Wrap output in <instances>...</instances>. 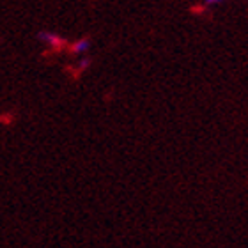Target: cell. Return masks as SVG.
Returning <instances> with one entry per match:
<instances>
[{"instance_id": "obj_1", "label": "cell", "mask_w": 248, "mask_h": 248, "mask_svg": "<svg viewBox=\"0 0 248 248\" xmlns=\"http://www.w3.org/2000/svg\"><path fill=\"white\" fill-rule=\"evenodd\" d=\"M37 37H39L43 43H46L48 46H53V48H62L66 45V39H62L61 36L53 34V32H39Z\"/></svg>"}, {"instance_id": "obj_2", "label": "cell", "mask_w": 248, "mask_h": 248, "mask_svg": "<svg viewBox=\"0 0 248 248\" xmlns=\"http://www.w3.org/2000/svg\"><path fill=\"white\" fill-rule=\"evenodd\" d=\"M89 48H91V41L89 39H78V41H75L71 45V52L75 53V55H83V53L89 52Z\"/></svg>"}, {"instance_id": "obj_3", "label": "cell", "mask_w": 248, "mask_h": 248, "mask_svg": "<svg viewBox=\"0 0 248 248\" xmlns=\"http://www.w3.org/2000/svg\"><path fill=\"white\" fill-rule=\"evenodd\" d=\"M91 66V61H89V59H82V61L78 62V69H80V71H83V69H85V67H89Z\"/></svg>"}, {"instance_id": "obj_4", "label": "cell", "mask_w": 248, "mask_h": 248, "mask_svg": "<svg viewBox=\"0 0 248 248\" xmlns=\"http://www.w3.org/2000/svg\"><path fill=\"white\" fill-rule=\"evenodd\" d=\"M207 4H217V2H220V0H206Z\"/></svg>"}]
</instances>
